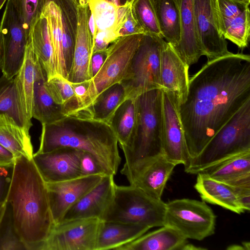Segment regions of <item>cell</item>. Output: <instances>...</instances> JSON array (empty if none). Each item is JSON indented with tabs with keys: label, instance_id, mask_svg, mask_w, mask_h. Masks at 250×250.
<instances>
[{
	"label": "cell",
	"instance_id": "cell-1",
	"mask_svg": "<svg viewBox=\"0 0 250 250\" xmlns=\"http://www.w3.org/2000/svg\"><path fill=\"white\" fill-rule=\"evenodd\" d=\"M249 99V55L231 53L208 61L189 79L178 110L191 159Z\"/></svg>",
	"mask_w": 250,
	"mask_h": 250
},
{
	"label": "cell",
	"instance_id": "cell-2",
	"mask_svg": "<svg viewBox=\"0 0 250 250\" xmlns=\"http://www.w3.org/2000/svg\"><path fill=\"white\" fill-rule=\"evenodd\" d=\"M14 229L26 250H42L55 223L46 184L33 159H16L6 196Z\"/></svg>",
	"mask_w": 250,
	"mask_h": 250
},
{
	"label": "cell",
	"instance_id": "cell-3",
	"mask_svg": "<svg viewBox=\"0 0 250 250\" xmlns=\"http://www.w3.org/2000/svg\"><path fill=\"white\" fill-rule=\"evenodd\" d=\"M42 125L37 152L62 147L77 149L93 155L108 175L117 174L122 159L117 137L109 124L92 118L66 116Z\"/></svg>",
	"mask_w": 250,
	"mask_h": 250
},
{
	"label": "cell",
	"instance_id": "cell-4",
	"mask_svg": "<svg viewBox=\"0 0 250 250\" xmlns=\"http://www.w3.org/2000/svg\"><path fill=\"white\" fill-rule=\"evenodd\" d=\"M139 120L130 143L122 149L125 163L120 172L127 179L162 154V90L156 89L138 97Z\"/></svg>",
	"mask_w": 250,
	"mask_h": 250
},
{
	"label": "cell",
	"instance_id": "cell-5",
	"mask_svg": "<svg viewBox=\"0 0 250 250\" xmlns=\"http://www.w3.org/2000/svg\"><path fill=\"white\" fill-rule=\"evenodd\" d=\"M250 151V99L215 133L185 169L197 174L230 156Z\"/></svg>",
	"mask_w": 250,
	"mask_h": 250
},
{
	"label": "cell",
	"instance_id": "cell-6",
	"mask_svg": "<svg viewBox=\"0 0 250 250\" xmlns=\"http://www.w3.org/2000/svg\"><path fill=\"white\" fill-rule=\"evenodd\" d=\"M166 203L131 185H115L110 203L100 219L104 221L139 224L150 229L164 226Z\"/></svg>",
	"mask_w": 250,
	"mask_h": 250
},
{
	"label": "cell",
	"instance_id": "cell-7",
	"mask_svg": "<svg viewBox=\"0 0 250 250\" xmlns=\"http://www.w3.org/2000/svg\"><path fill=\"white\" fill-rule=\"evenodd\" d=\"M143 35L120 37L110 44L106 49L104 63L98 73L87 81V88L82 103L72 116L86 118L89 108L100 94L125 79Z\"/></svg>",
	"mask_w": 250,
	"mask_h": 250
},
{
	"label": "cell",
	"instance_id": "cell-8",
	"mask_svg": "<svg viewBox=\"0 0 250 250\" xmlns=\"http://www.w3.org/2000/svg\"><path fill=\"white\" fill-rule=\"evenodd\" d=\"M163 41L160 37L144 34L125 77L121 82L126 100L137 98L148 91L162 89L160 60Z\"/></svg>",
	"mask_w": 250,
	"mask_h": 250
},
{
	"label": "cell",
	"instance_id": "cell-9",
	"mask_svg": "<svg viewBox=\"0 0 250 250\" xmlns=\"http://www.w3.org/2000/svg\"><path fill=\"white\" fill-rule=\"evenodd\" d=\"M216 216L203 201L183 198L166 203L164 226L187 239L201 241L215 232Z\"/></svg>",
	"mask_w": 250,
	"mask_h": 250
},
{
	"label": "cell",
	"instance_id": "cell-10",
	"mask_svg": "<svg viewBox=\"0 0 250 250\" xmlns=\"http://www.w3.org/2000/svg\"><path fill=\"white\" fill-rule=\"evenodd\" d=\"M3 39L2 75L13 79L24 61L29 36L9 0H7L0 24Z\"/></svg>",
	"mask_w": 250,
	"mask_h": 250
},
{
	"label": "cell",
	"instance_id": "cell-11",
	"mask_svg": "<svg viewBox=\"0 0 250 250\" xmlns=\"http://www.w3.org/2000/svg\"><path fill=\"white\" fill-rule=\"evenodd\" d=\"M101 221L79 219L55 225L42 250H96Z\"/></svg>",
	"mask_w": 250,
	"mask_h": 250
},
{
	"label": "cell",
	"instance_id": "cell-12",
	"mask_svg": "<svg viewBox=\"0 0 250 250\" xmlns=\"http://www.w3.org/2000/svg\"><path fill=\"white\" fill-rule=\"evenodd\" d=\"M162 154L176 166L189 165L190 157L178 110L177 98L171 93L162 90Z\"/></svg>",
	"mask_w": 250,
	"mask_h": 250
},
{
	"label": "cell",
	"instance_id": "cell-13",
	"mask_svg": "<svg viewBox=\"0 0 250 250\" xmlns=\"http://www.w3.org/2000/svg\"><path fill=\"white\" fill-rule=\"evenodd\" d=\"M193 7L197 37L208 62L231 53L219 31L216 0H193Z\"/></svg>",
	"mask_w": 250,
	"mask_h": 250
},
{
	"label": "cell",
	"instance_id": "cell-14",
	"mask_svg": "<svg viewBox=\"0 0 250 250\" xmlns=\"http://www.w3.org/2000/svg\"><path fill=\"white\" fill-rule=\"evenodd\" d=\"M83 151L62 147L47 152L34 153L32 159L46 183L82 177L80 161Z\"/></svg>",
	"mask_w": 250,
	"mask_h": 250
},
{
	"label": "cell",
	"instance_id": "cell-15",
	"mask_svg": "<svg viewBox=\"0 0 250 250\" xmlns=\"http://www.w3.org/2000/svg\"><path fill=\"white\" fill-rule=\"evenodd\" d=\"M103 176H83L64 181L46 183L55 225L61 223L67 210L97 185Z\"/></svg>",
	"mask_w": 250,
	"mask_h": 250
},
{
	"label": "cell",
	"instance_id": "cell-16",
	"mask_svg": "<svg viewBox=\"0 0 250 250\" xmlns=\"http://www.w3.org/2000/svg\"><path fill=\"white\" fill-rule=\"evenodd\" d=\"M78 28L72 67L67 81L78 83L92 78L91 59L93 42L88 25V3L79 1L77 4Z\"/></svg>",
	"mask_w": 250,
	"mask_h": 250
},
{
	"label": "cell",
	"instance_id": "cell-17",
	"mask_svg": "<svg viewBox=\"0 0 250 250\" xmlns=\"http://www.w3.org/2000/svg\"><path fill=\"white\" fill-rule=\"evenodd\" d=\"M188 68L173 47L164 40L160 60L161 90L172 93L177 98L179 105L187 98L189 81Z\"/></svg>",
	"mask_w": 250,
	"mask_h": 250
},
{
	"label": "cell",
	"instance_id": "cell-18",
	"mask_svg": "<svg viewBox=\"0 0 250 250\" xmlns=\"http://www.w3.org/2000/svg\"><path fill=\"white\" fill-rule=\"evenodd\" d=\"M115 185L114 176H103L97 185L67 210L62 222L79 219H100L112 201Z\"/></svg>",
	"mask_w": 250,
	"mask_h": 250
},
{
	"label": "cell",
	"instance_id": "cell-19",
	"mask_svg": "<svg viewBox=\"0 0 250 250\" xmlns=\"http://www.w3.org/2000/svg\"><path fill=\"white\" fill-rule=\"evenodd\" d=\"M180 20L181 39L173 47L177 54L189 67L204 55L197 37L193 0H175Z\"/></svg>",
	"mask_w": 250,
	"mask_h": 250
},
{
	"label": "cell",
	"instance_id": "cell-20",
	"mask_svg": "<svg viewBox=\"0 0 250 250\" xmlns=\"http://www.w3.org/2000/svg\"><path fill=\"white\" fill-rule=\"evenodd\" d=\"M176 166L161 154L127 179L149 196L161 200L167 182Z\"/></svg>",
	"mask_w": 250,
	"mask_h": 250
},
{
	"label": "cell",
	"instance_id": "cell-21",
	"mask_svg": "<svg viewBox=\"0 0 250 250\" xmlns=\"http://www.w3.org/2000/svg\"><path fill=\"white\" fill-rule=\"evenodd\" d=\"M47 80L45 72L37 57L32 117L42 125L53 123L65 116L62 106L54 102L48 93L45 85Z\"/></svg>",
	"mask_w": 250,
	"mask_h": 250
},
{
	"label": "cell",
	"instance_id": "cell-22",
	"mask_svg": "<svg viewBox=\"0 0 250 250\" xmlns=\"http://www.w3.org/2000/svg\"><path fill=\"white\" fill-rule=\"evenodd\" d=\"M150 228L145 225L102 221L96 250H116L146 233Z\"/></svg>",
	"mask_w": 250,
	"mask_h": 250
},
{
	"label": "cell",
	"instance_id": "cell-23",
	"mask_svg": "<svg viewBox=\"0 0 250 250\" xmlns=\"http://www.w3.org/2000/svg\"><path fill=\"white\" fill-rule=\"evenodd\" d=\"M180 232L168 226L144 234L116 250H185L188 241Z\"/></svg>",
	"mask_w": 250,
	"mask_h": 250
},
{
	"label": "cell",
	"instance_id": "cell-24",
	"mask_svg": "<svg viewBox=\"0 0 250 250\" xmlns=\"http://www.w3.org/2000/svg\"><path fill=\"white\" fill-rule=\"evenodd\" d=\"M197 174L194 188L200 194L202 201L220 206L237 214L245 211L230 186L202 173L199 172Z\"/></svg>",
	"mask_w": 250,
	"mask_h": 250
},
{
	"label": "cell",
	"instance_id": "cell-25",
	"mask_svg": "<svg viewBox=\"0 0 250 250\" xmlns=\"http://www.w3.org/2000/svg\"><path fill=\"white\" fill-rule=\"evenodd\" d=\"M36 58L29 36L23 62L14 78L22 110L31 123Z\"/></svg>",
	"mask_w": 250,
	"mask_h": 250
},
{
	"label": "cell",
	"instance_id": "cell-26",
	"mask_svg": "<svg viewBox=\"0 0 250 250\" xmlns=\"http://www.w3.org/2000/svg\"><path fill=\"white\" fill-rule=\"evenodd\" d=\"M52 0L59 6L61 15L62 51L67 80L72 67L77 33V3L74 0Z\"/></svg>",
	"mask_w": 250,
	"mask_h": 250
},
{
	"label": "cell",
	"instance_id": "cell-27",
	"mask_svg": "<svg viewBox=\"0 0 250 250\" xmlns=\"http://www.w3.org/2000/svg\"><path fill=\"white\" fill-rule=\"evenodd\" d=\"M0 144L12 152L16 158L23 156L32 159L33 147L29 131L5 114L0 115Z\"/></svg>",
	"mask_w": 250,
	"mask_h": 250
},
{
	"label": "cell",
	"instance_id": "cell-28",
	"mask_svg": "<svg viewBox=\"0 0 250 250\" xmlns=\"http://www.w3.org/2000/svg\"><path fill=\"white\" fill-rule=\"evenodd\" d=\"M88 5L93 16L95 34L105 31L114 33L120 37L119 31L131 8V4L120 6L105 0H90Z\"/></svg>",
	"mask_w": 250,
	"mask_h": 250
},
{
	"label": "cell",
	"instance_id": "cell-29",
	"mask_svg": "<svg viewBox=\"0 0 250 250\" xmlns=\"http://www.w3.org/2000/svg\"><path fill=\"white\" fill-rule=\"evenodd\" d=\"M138 97L125 100L115 111L109 125L120 148L127 146L133 139L139 120Z\"/></svg>",
	"mask_w": 250,
	"mask_h": 250
},
{
	"label": "cell",
	"instance_id": "cell-30",
	"mask_svg": "<svg viewBox=\"0 0 250 250\" xmlns=\"http://www.w3.org/2000/svg\"><path fill=\"white\" fill-rule=\"evenodd\" d=\"M30 37L34 54L43 68L47 80L58 75L50 32L45 17H41L31 29Z\"/></svg>",
	"mask_w": 250,
	"mask_h": 250
},
{
	"label": "cell",
	"instance_id": "cell-31",
	"mask_svg": "<svg viewBox=\"0 0 250 250\" xmlns=\"http://www.w3.org/2000/svg\"><path fill=\"white\" fill-rule=\"evenodd\" d=\"M163 38L172 47L181 39V25L175 0H151Z\"/></svg>",
	"mask_w": 250,
	"mask_h": 250
},
{
	"label": "cell",
	"instance_id": "cell-32",
	"mask_svg": "<svg viewBox=\"0 0 250 250\" xmlns=\"http://www.w3.org/2000/svg\"><path fill=\"white\" fill-rule=\"evenodd\" d=\"M200 172L225 183L250 174V151L226 158Z\"/></svg>",
	"mask_w": 250,
	"mask_h": 250
},
{
	"label": "cell",
	"instance_id": "cell-33",
	"mask_svg": "<svg viewBox=\"0 0 250 250\" xmlns=\"http://www.w3.org/2000/svg\"><path fill=\"white\" fill-rule=\"evenodd\" d=\"M125 100L123 85L121 83H116L100 94L89 108L86 118L109 125L115 111Z\"/></svg>",
	"mask_w": 250,
	"mask_h": 250
},
{
	"label": "cell",
	"instance_id": "cell-34",
	"mask_svg": "<svg viewBox=\"0 0 250 250\" xmlns=\"http://www.w3.org/2000/svg\"><path fill=\"white\" fill-rule=\"evenodd\" d=\"M41 16L45 17L47 21L57 73L66 79L62 51V20L60 8L53 0H46Z\"/></svg>",
	"mask_w": 250,
	"mask_h": 250
},
{
	"label": "cell",
	"instance_id": "cell-35",
	"mask_svg": "<svg viewBox=\"0 0 250 250\" xmlns=\"http://www.w3.org/2000/svg\"><path fill=\"white\" fill-rule=\"evenodd\" d=\"M7 114L21 127L29 131L32 123H30L22 110L14 78L0 77V115Z\"/></svg>",
	"mask_w": 250,
	"mask_h": 250
},
{
	"label": "cell",
	"instance_id": "cell-36",
	"mask_svg": "<svg viewBox=\"0 0 250 250\" xmlns=\"http://www.w3.org/2000/svg\"><path fill=\"white\" fill-rule=\"evenodd\" d=\"M45 85L53 100L62 106L65 116L73 115L79 105L71 83L57 75L47 80Z\"/></svg>",
	"mask_w": 250,
	"mask_h": 250
},
{
	"label": "cell",
	"instance_id": "cell-37",
	"mask_svg": "<svg viewBox=\"0 0 250 250\" xmlns=\"http://www.w3.org/2000/svg\"><path fill=\"white\" fill-rule=\"evenodd\" d=\"M132 15L144 30V34L163 38L151 0H134L131 4Z\"/></svg>",
	"mask_w": 250,
	"mask_h": 250
},
{
	"label": "cell",
	"instance_id": "cell-38",
	"mask_svg": "<svg viewBox=\"0 0 250 250\" xmlns=\"http://www.w3.org/2000/svg\"><path fill=\"white\" fill-rule=\"evenodd\" d=\"M250 35V12L248 8L230 22L222 33L226 40L243 49L248 45Z\"/></svg>",
	"mask_w": 250,
	"mask_h": 250
},
{
	"label": "cell",
	"instance_id": "cell-39",
	"mask_svg": "<svg viewBox=\"0 0 250 250\" xmlns=\"http://www.w3.org/2000/svg\"><path fill=\"white\" fill-rule=\"evenodd\" d=\"M30 35L35 22L41 17L46 0H9Z\"/></svg>",
	"mask_w": 250,
	"mask_h": 250
},
{
	"label": "cell",
	"instance_id": "cell-40",
	"mask_svg": "<svg viewBox=\"0 0 250 250\" xmlns=\"http://www.w3.org/2000/svg\"><path fill=\"white\" fill-rule=\"evenodd\" d=\"M250 3L237 0H216L218 26L221 35L231 21L249 8Z\"/></svg>",
	"mask_w": 250,
	"mask_h": 250
},
{
	"label": "cell",
	"instance_id": "cell-41",
	"mask_svg": "<svg viewBox=\"0 0 250 250\" xmlns=\"http://www.w3.org/2000/svg\"><path fill=\"white\" fill-rule=\"evenodd\" d=\"M26 250L17 235L7 205L0 233V250Z\"/></svg>",
	"mask_w": 250,
	"mask_h": 250
},
{
	"label": "cell",
	"instance_id": "cell-42",
	"mask_svg": "<svg viewBox=\"0 0 250 250\" xmlns=\"http://www.w3.org/2000/svg\"><path fill=\"white\" fill-rule=\"evenodd\" d=\"M82 176L108 175L91 154L83 151L80 161Z\"/></svg>",
	"mask_w": 250,
	"mask_h": 250
},
{
	"label": "cell",
	"instance_id": "cell-43",
	"mask_svg": "<svg viewBox=\"0 0 250 250\" xmlns=\"http://www.w3.org/2000/svg\"><path fill=\"white\" fill-rule=\"evenodd\" d=\"M138 34H144V32L134 18L130 8L122 24L119 36L120 37Z\"/></svg>",
	"mask_w": 250,
	"mask_h": 250
},
{
	"label": "cell",
	"instance_id": "cell-44",
	"mask_svg": "<svg viewBox=\"0 0 250 250\" xmlns=\"http://www.w3.org/2000/svg\"><path fill=\"white\" fill-rule=\"evenodd\" d=\"M118 38L117 35L111 32H97L93 39V53L105 50Z\"/></svg>",
	"mask_w": 250,
	"mask_h": 250
},
{
	"label": "cell",
	"instance_id": "cell-45",
	"mask_svg": "<svg viewBox=\"0 0 250 250\" xmlns=\"http://www.w3.org/2000/svg\"><path fill=\"white\" fill-rule=\"evenodd\" d=\"M231 188L241 206L245 211H249L250 209V185Z\"/></svg>",
	"mask_w": 250,
	"mask_h": 250
},
{
	"label": "cell",
	"instance_id": "cell-46",
	"mask_svg": "<svg viewBox=\"0 0 250 250\" xmlns=\"http://www.w3.org/2000/svg\"><path fill=\"white\" fill-rule=\"evenodd\" d=\"M12 167H0V203L6 198Z\"/></svg>",
	"mask_w": 250,
	"mask_h": 250
},
{
	"label": "cell",
	"instance_id": "cell-47",
	"mask_svg": "<svg viewBox=\"0 0 250 250\" xmlns=\"http://www.w3.org/2000/svg\"><path fill=\"white\" fill-rule=\"evenodd\" d=\"M106 49L92 53L91 59V72L92 78L98 73L104 63L107 56Z\"/></svg>",
	"mask_w": 250,
	"mask_h": 250
},
{
	"label": "cell",
	"instance_id": "cell-48",
	"mask_svg": "<svg viewBox=\"0 0 250 250\" xmlns=\"http://www.w3.org/2000/svg\"><path fill=\"white\" fill-rule=\"evenodd\" d=\"M16 159L12 152L0 144V167H13Z\"/></svg>",
	"mask_w": 250,
	"mask_h": 250
},
{
	"label": "cell",
	"instance_id": "cell-49",
	"mask_svg": "<svg viewBox=\"0 0 250 250\" xmlns=\"http://www.w3.org/2000/svg\"><path fill=\"white\" fill-rule=\"evenodd\" d=\"M7 208V203L5 198L0 203V233Z\"/></svg>",
	"mask_w": 250,
	"mask_h": 250
},
{
	"label": "cell",
	"instance_id": "cell-50",
	"mask_svg": "<svg viewBox=\"0 0 250 250\" xmlns=\"http://www.w3.org/2000/svg\"><path fill=\"white\" fill-rule=\"evenodd\" d=\"M250 244L249 242H244L242 246L241 245H233L230 246L228 249L231 250H250Z\"/></svg>",
	"mask_w": 250,
	"mask_h": 250
},
{
	"label": "cell",
	"instance_id": "cell-51",
	"mask_svg": "<svg viewBox=\"0 0 250 250\" xmlns=\"http://www.w3.org/2000/svg\"><path fill=\"white\" fill-rule=\"evenodd\" d=\"M3 39L1 32L0 31V71L1 70L2 62V57H3Z\"/></svg>",
	"mask_w": 250,
	"mask_h": 250
},
{
	"label": "cell",
	"instance_id": "cell-52",
	"mask_svg": "<svg viewBox=\"0 0 250 250\" xmlns=\"http://www.w3.org/2000/svg\"><path fill=\"white\" fill-rule=\"evenodd\" d=\"M134 0H119V5L124 6L131 4Z\"/></svg>",
	"mask_w": 250,
	"mask_h": 250
},
{
	"label": "cell",
	"instance_id": "cell-53",
	"mask_svg": "<svg viewBox=\"0 0 250 250\" xmlns=\"http://www.w3.org/2000/svg\"><path fill=\"white\" fill-rule=\"evenodd\" d=\"M116 5H119V0H105Z\"/></svg>",
	"mask_w": 250,
	"mask_h": 250
},
{
	"label": "cell",
	"instance_id": "cell-54",
	"mask_svg": "<svg viewBox=\"0 0 250 250\" xmlns=\"http://www.w3.org/2000/svg\"><path fill=\"white\" fill-rule=\"evenodd\" d=\"M7 1V0H0V10L3 6L4 3Z\"/></svg>",
	"mask_w": 250,
	"mask_h": 250
},
{
	"label": "cell",
	"instance_id": "cell-55",
	"mask_svg": "<svg viewBox=\"0 0 250 250\" xmlns=\"http://www.w3.org/2000/svg\"><path fill=\"white\" fill-rule=\"evenodd\" d=\"M90 0H77V3L79 1H83L86 3H88V1H89Z\"/></svg>",
	"mask_w": 250,
	"mask_h": 250
},
{
	"label": "cell",
	"instance_id": "cell-56",
	"mask_svg": "<svg viewBox=\"0 0 250 250\" xmlns=\"http://www.w3.org/2000/svg\"><path fill=\"white\" fill-rule=\"evenodd\" d=\"M241 1L250 2V0H237Z\"/></svg>",
	"mask_w": 250,
	"mask_h": 250
},
{
	"label": "cell",
	"instance_id": "cell-57",
	"mask_svg": "<svg viewBox=\"0 0 250 250\" xmlns=\"http://www.w3.org/2000/svg\"><path fill=\"white\" fill-rule=\"evenodd\" d=\"M77 3V0H74Z\"/></svg>",
	"mask_w": 250,
	"mask_h": 250
}]
</instances>
